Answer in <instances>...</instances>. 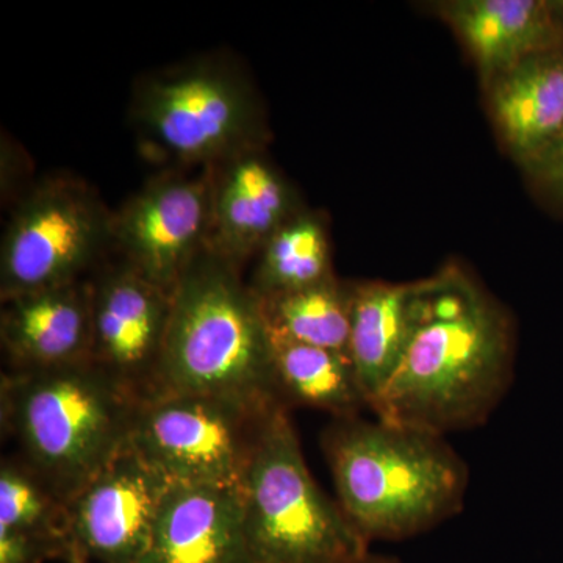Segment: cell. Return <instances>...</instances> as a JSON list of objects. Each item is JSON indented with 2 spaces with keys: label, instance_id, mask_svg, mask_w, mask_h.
I'll list each match as a JSON object with an SVG mask.
<instances>
[{
  "label": "cell",
  "instance_id": "1",
  "mask_svg": "<svg viewBox=\"0 0 563 563\" xmlns=\"http://www.w3.org/2000/svg\"><path fill=\"white\" fill-rule=\"evenodd\" d=\"M514 372L512 321L461 272L420 282L417 324L369 410L379 420L446 435L483 424Z\"/></svg>",
  "mask_w": 563,
  "mask_h": 563
},
{
  "label": "cell",
  "instance_id": "2",
  "mask_svg": "<svg viewBox=\"0 0 563 563\" xmlns=\"http://www.w3.org/2000/svg\"><path fill=\"white\" fill-rule=\"evenodd\" d=\"M158 395L202 396L261 415L284 406L261 298L244 282L243 269L209 246L172 290Z\"/></svg>",
  "mask_w": 563,
  "mask_h": 563
},
{
  "label": "cell",
  "instance_id": "3",
  "mask_svg": "<svg viewBox=\"0 0 563 563\" xmlns=\"http://www.w3.org/2000/svg\"><path fill=\"white\" fill-rule=\"evenodd\" d=\"M321 448L336 503L366 542L410 539L465 503L468 466L440 433L358 415L333 418Z\"/></svg>",
  "mask_w": 563,
  "mask_h": 563
},
{
  "label": "cell",
  "instance_id": "4",
  "mask_svg": "<svg viewBox=\"0 0 563 563\" xmlns=\"http://www.w3.org/2000/svg\"><path fill=\"white\" fill-rule=\"evenodd\" d=\"M136 404L91 363L0 379L3 432L66 501L129 442Z\"/></svg>",
  "mask_w": 563,
  "mask_h": 563
},
{
  "label": "cell",
  "instance_id": "5",
  "mask_svg": "<svg viewBox=\"0 0 563 563\" xmlns=\"http://www.w3.org/2000/svg\"><path fill=\"white\" fill-rule=\"evenodd\" d=\"M129 113L144 154L173 168H209L269 141L257 85L220 52L140 76Z\"/></svg>",
  "mask_w": 563,
  "mask_h": 563
},
{
  "label": "cell",
  "instance_id": "6",
  "mask_svg": "<svg viewBox=\"0 0 563 563\" xmlns=\"http://www.w3.org/2000/svg\"><path fill=\"white\" fill-rule=\"evenodd\" d=\"M240 498L247 563H351L372 553L313 479L288 407L263 420Z\"/></svg>",
  "mask_w": 563,
  "mask_h": 563
},
{
  "label": "cell",
  "instance_id": "7",
  "mask_svg": "<svg viewBox=\"0 0 563 563\" xmlns=\"http://www.w3.org/2000/svg\"><path fill=\"white\" fill-rule=\"evenodd\" d=\"M113 255V210L81 177H41L10 209L0 242V299L88 279Z\"/></svg>",
  "mask_w": 563,
  "mask_h": 563
},
{
  "label": "cell",
  "instance_id": "8",
  "mask_svg": "<svg viewBox=\"0 0 563 563\" xmlns=\"http://www.w3.org/2000/svg\"><path fill=\"white\" fill-rule=\"evenodd\" d=\"M272 412L202 396H152L136 404L129 443L169 481L240 488L255 437Z\"/></svg>",
  "mask_w": 563,
  "mask_h": 563
},
{
  "label": "cell",
  "instance_id": "9",
  "mask_svg": "<svg viewBox=\"0 0 563 563\" xmlns=\"http://www.w3.org/2000/svg\"><path fill=\"white\" fill-rule=\"evenodd\" d=\"M210 217L209 168L165 169L113 210V255L172 291L209 243Z\"/></svg>",
  "mask_w": 563,
  "mask_h": 563
},
{
  "label": "cell",
  "instance_id": "10",
  "mask_svg": "<svg viewBox=\"0 0 563 563\" xmlns=\"http://www.w3.org/2000/svg\"><path fill=\"white\" fill-rule=\"evenodd\" d=\"M88 282L91 365L136 402L152 398L172 312V291L114 255Z\"/></svg>",
  "mask_w": 563,
  "mask_h": 563
},
{
  "label": "cell",
  "instance_id": "11",
  "mask_svg": "<svg viewBox=\"0 0 563 563\" xmlns=\"http://www.w3.org/2000/svg\"><path fill=\"white\" fill-rule=\"evenodd\" d=\"M168 485L125 443L68 501L69 563H140Z\"/></svg>",
  "mask_w": 563,
  "mask_h": 563
},
{
  "label": "cell",
  "instance_id": "12",
  "mask_svg": "<svg viewBox=\"0 0 563 563\" xmlns=\"http://www.w3.org/2000/svg\"><path fill=\"white\" fill-rule=\"evenodd\" d=\"M210 235L207 246L236 268L254 261L285 222L303 210L266 146L251 147L209 166Z\"/></svg>",
  "mask_w": 563,
  "mask_h": 563
},
{
  "label": "cell",
  "instance_id": "13",
  "mask_svg": "<svg viewBox=\"0 0 563 563\" xmlns=\"http://www.w3.org/2000/svg\"><path fill=\"white\" fill-rule=\"evenodd\" d=\"M0 343L7 372H49L90 363V282L3 301Z\"/></svg>",
  "mask_w": 563,
  "mask_h": 563
},
{
  "label": "cell",
  "instance_id": "14",
  "mask_svg": "<svg viewBox=\"0 0 563 563\" xmlns=\"http://www.w3.org/2000/svg\"><path fill=\"white\" fill-rule=\"evenodd\" d=\"M140 563H247L240 488L169 481Z\"/></svg>",
  "mask_w": 563,
  "mask_h": 563
},
{
  "label": "cell",
  "instance_id": "15",
  "mask_svg": "<svg viewBox=\"0 0 563 563\" xmlns=\"http://www.w3.org/2000/svg\"><path fill=\"white\" fill-rule=\"evenodd\" d=\"M439 9L485 84L531 55L563 49L562 0H454Z\"/></svg>",
  "mask_w": 563,
  "mask_h": 563
},
{
  "label": "cell",
  "instance_id": "16",
  "mask_svg": "<svg viewBox=\"0 0 563 563\" xmlns=\"http://www.w3.org/2000/svg\"><path fill=\"white\" fill-rule=\"evenodd\" d=\"M485 85L499 136L525 169L563 139V49L531 55Z\"/></svg>",
  "mask_w": 563,
  "mask_h": 563
},
{
  "label": "cell",
  "instance_id": "17",
  "mask_svg": "<svg viewBox=\"0 0 563 563\" xmlns=\"http://www.w3.org/2000/svg\"><path fill=\"white\" fill-rule=\"evenodd\" d=\"M418 284L352 285L347 355L372 407L401 363L417 324Z\"/></svg>",
  "mask_w": 563,
  "mask_h": 563
},
{
  "label": "cell",
  "instance_id": "18",
  "mask_svg": "<svg viewBox=\"0 0 563 563\" xmlns=\"http://www.w3.org/2000/svg\"><path fill=\"white\" fill-rule=\"evenodd\" d=\"M269 342L274 384L284 406L312 407L333 418L358 417L369 409L350 355L272 331Z\"/></svg>",
  "mask_w": 563,
  "mask_h": 563
},
{
  "label": "cell",
  "instance_id": "19",
  "mask_svg": "<svg viewBox=\"0 0 563 563\" xmlns=\"http://www.w3.org/2000/svg\"><path fill=\"white\" fill-rule=\"evenodd\" d=\"M254 261L247 284L261 299L331 279V242L325 221L312 211H299L274 233Z\"/></svg>",
  "mask_w": 563,
  "mask_h": 563
},
{
  "label": "cell",
  "instance_id": "20",
  "mask_svg": "<svg viewBox=\"0 0 563 563\" xmlns=\"http://www.w3.org/2000/svg\"><path fill=\"white\" fill-rule=\"evenodd\" d=\"M0 533L31 540L54 561L70 562L68 501L20 457L3 459L0 466Z\"/></svg>",
  "mask_w": 563,
  "mask_h": 563
},
{
  "label": "cell",
  "instance_id": "21",
  "mask_svg": "<svg viewBox=\"0 0 563 563\" xmlns=\"http://www.w3.org/2000/svg\"><path fill=\"white\" fill-rule=\"evenodd\" d=\"M261 301L269 331L295 342L347 354L352 285L333 276L312 287Z\"/></svg>",
  "mask_w": 563,
  "mask_h": 563
},
{
  "label": "cell",
  "instance_id": "22",
  "mask_svg": "<svg viewBox=\"0 0 563 563\" xmlns=\"http://www.w3.org/2000/svg\"><path fill=\"white\" fill-rule=\"evenodd\" d=\"M31 163L29 155L22 154V147L18 146L9 135H2V199L3 206L9 209L14 206L22 196L31 190L36 180H29L31 176Z\"/></svg>",
  "mask_w": 563,
  "mask_h": 563
},
{
  "label": "cell",
  "instance_id": "23",
  "mask_svg": "<svg viewBox=\"0 0 563 563\" xmlns=\"http://www.w3.org/2000/svg\"><path fill=\"white\" fill-rule=\"evenodd\" d=\"M526 172L547 195L563 203V139Z\"/></svg>",
  "mask_w": 563,
  "mask_h": 563
},
{
  "label": "cell",
  "instance_id": "24",
  "mask_svg": "<svg viewBox=\"0 0 563 563\" xmlns=\"http://www.w3.org/2000/svg\"><path fill=\"white\" fill-rule=\"evenodd\" d=\"M351 563H401L396 558H390V555L383 554H373L368 553L363 555L362 559H357V561Z\"/></svg>",
  "mask_w": 563,
  "mask_h": 563
}]
</instances>
